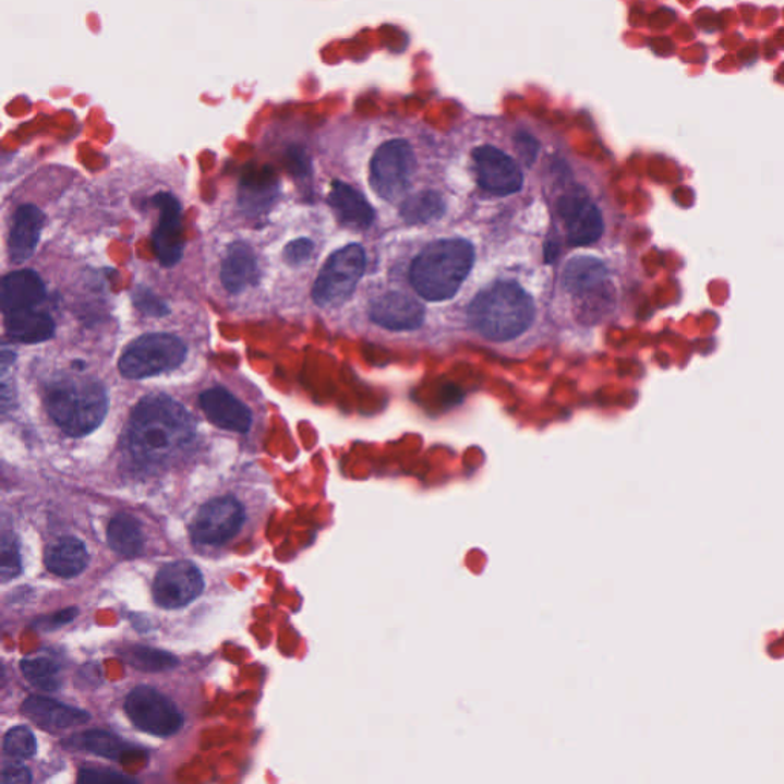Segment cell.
<instances>
[{"mask_svg": "<svg viewBox=\"0 0 784 784\" xmlns=\"http://www.w3.org/2000/svg\"><path fill=\"white\" fill-rule=\"evenodd\" d=\"M196 434L191 412L165 394L147 396L132 411L128 441L132 456L160 465L183 453Z\"/></svg>", "mask_w": 784, "mask_h": 784, "instance_id": "1", "label": "cell"}, {"mask_svg": "<svg viewBox=\"0 0 784 784\" xmlns=\"http://www.w3.org/2000/svg\"><path fill=\"white\" fill-rule=\"evenodd\" d=\"M473 261L475 252L471 242L460 238L435 241L412 263V287L426 301H446L456 297L463 286Z\"/></svg>", "mask_w": 784, "mask_h": 784, "instance_id": "2", "label": "cell"}, {"mask_svg": "<svg viewBox=\"0 0 784 784\" xmlns=\"http://www.w3.org/2000/svg\"><path fill=\"white\" fill-rule=\"evenodd\" d=\"M535 317L530 294L518 284L496 282L481 291L469 306V322L489 340L505 342L521 336Z\"/></svg>", "mask_w": 784, "mask_h": 784, "instance_id": "3", "label": "cell"}, {"mask_svg": "<svg viewBox=\"0 0 784 784\" xmlns=\"http://www.w3.org/2000/svg\"><path fill=\"white\" fill-rule=\"evenodd\" d=\"M48 414L71 437H85L100 426L108 412V394L94 378L68 377L48 386Z\"/></svg>", "mask_w": 784, "mask_h": 784, "instance_id": "4", "label": "cell"}, {"mask_svg": "<svg viewBox=\"0 0 784 784\" xmlns=\"http://www.w3.org/2000/svg\"><path fill=\"white\" fill-rule=\"evenodd\" d=\"M188 348L180 337L168 333H154L134 340L120 358L121 376L129 381L158 376L183 365Z\"/></svg>", "mask_w": 784, "mask_h": 784, "instance_id": "5", "label": "cell"}, {"mask_svg": "<svg viewBox=\"0 0 784 784\" xmlns=\"http://www.w3.org/2000/svg\"><path fill=\"white\" fill-rule=\"evenodd\" d=\"M366 267L365 250L350 244L337 250L317 276L313 287V299L319 306H336L350 299L362 279Z\"/></svg>", "mask_w": 784, "mask_h": 784, "instance_id": "6", "label": "cell"}, {"mask_svg": "<svg viewBox=\"0 0 784 784\" xmlns=\"http://www.w3.org/2000/svg\"><path fill=\"white\" fill-rule=\"evenodd\" d=\"M415 157L405 140H391L376 150L371 160V185L381 198L399 200L414 176Z\"/></svg>", "mask_w": 784, "mask_h": 784, "instance_id": "7", "label": "cell"}, {"mask_svg": "<svg viewBox=\"0 0 784 784\" xmlns=\"http://www.w3.org/2000/svg\"><path fill=\"white\" fill-rule=\"evenodd\" d=\"M124 710L136 728L153 736H172L183 725V717L176 704L160 691L146 685L132 689Z\"/></svg>", "mask_w": 784, "mask_h": 784, "instance_id": "8", "label": "cell"}, {"mask_svg": "<svg viewBox=\"0 0 784 784\" xmlns=\"http://www.w3.org/2000/svg\"><path fill=\"white\" fill-rule=\"evenodd\" d=\"M244 510L238 499L222 496L207 502L192 522V540L201 545L225 544L240 532Z\"/></svg>", "mask_w": 784, "mask_h": 784, "instance_id": "9", "label": "cell"}, {"mask_svg": "<svg viewBox=\"0 0 784 784\" xmlns=\"http://www.w3.org/2000/svg\"><path fill=\"white\" fill-rule=\"evenodd\" d=\"M203 575L189 560L160 568L154 581V600L166 610L183 608L203 593Z\"/></svg>", "mask_w": 784, "mask_h": 784, "instance_id": "10", "label": "cell"}, {"mask_svg": "<svg viewBox=\"0 0 784 784\" xmlns=\"http://www.w3.org/2000/svg\"><path fill=\"white\" fill-rule=\"evenodd\" d=\"M473 172L480 188L496 196L517 193L522 188V172L512 157L494 146L477 147L472 153Z\"/></svg>", "mask_w": 784, "mask_h": 784, "instance_id": "11", "label": "cell"}, {"mask_svg": "<svg viewBox=\"0 0 784 784\" xmlns=\"http://www.w3.org/2000/svg\"><path fill=\"white\" fill-rule=\"evenodd\" d=\"M558 214L571 245L579 248L593 244L604 233V219L600 208L594 206L582 191H570L560 196Z\"/></svg>", "mask_w": 784, "mask_h": 784, "instance_id": "12", "label": "cell"}, {"mask_svg": "<svg viewBox=\"0 0 784 784\" xmlns=\"http://www.w3.org/2000/svg\"><path fill=\"white\" fill-rule=\"evenodd\" d=\"M155 207L160 210L157 229L153 234L155 256L165 267L180 263L184 252L183 217L176 196L161 192L154 196Z\"/></svg>", "mask_w": 784, "mask_h": 784, "instance_id": "13", "label": "cell"}, {"mask_svg": "<svg viewBox=\"0 0 784 784\" xmlns=\"http://www.w3.org/2000/svg\"><path fill=\"white\" fill-rule=\"evenodd\" d=\"M201 409L215 426L245 434L252 426V412L226 388L207 389L200 396Z\"/></svg>", "mask_w": 784, "mask_h": 784, "instance_id": "14", "label": "cell"}, {"mask_svg": "<svg viewBox=\"0 0 784 784\" xmlns=\"http://www.w3.org/2000/svg\"><path fill=\"white\" fill-rule=\"evenodd\" d=\"M371 319L394 331H409L423 324L424 309L415 299L389 291L371 305Z\"/></svg>", "mask_w": 784, "mask_h": 784, "instance_id": "15", "label": "cell"}, {"mask_svg": "<svg viewBox=\"0 0 784 784\" xmlns=\"http://www.w3.org/2000/svg\"><path fill=\"white\" fill-rule=\"evenodd\" d=\"M22 712L39 728L51 733L83 725L91 719L86 711L40 696L26 699L22 704Z\"/></svg>", "mask_w": 784, "mask_h": 784, "instance_id": "16", "label": "cell"}, {"mask_svg": "<svg viewBox=\"0 0 784 784\" xmlns=\"http://www.w3.org/2000/svg\"><path fill=\"white\" fill-rule=\"evenodd\" d=\"M47 298L44 280L33 270L9 273L2 280V312L9 314L36 309Z\"/></svg>", "mask_w": 784, "mask_h": 784, "instance_id": "17", "label": "cell"}, {"mask_svg": "<svg viewBox=\"0 0 784 784\" xmlns=\"http://www.w3.org/2000/svg\"><path fill=\"white\" fill-rule=\"evenodd\" d=\"M44 225L45 215L39 207L25 204L17 208L9 241L10 257L14 264L25 263L34 255Z\"/></svg>", "mask_w": 784, "mask_h": 784, "instance_id": "18", "label": "cell"}, {"mask_svg": "<svg viewBox=\"0 0 784 784\" xmlns=\"http://www.w3.org/2000/svg\"><path fill=\"white\" fill-rule=\"evenodd\" d=\"M221 280L226 290L232 294H240L260 282L256 255L249 244L233 242L230 245L225 261H222Z\"/></svg>", "mask_w": 784, "mask_h": 784, "instance_id": "19", "label": "cell"}, {"mask_svg": "<svg viewBox=\"0 0 784 784\" xmlns=\"http://www.w3.org/2000/svg\"><path fill=\"white\" fill-rule=\"evenodd\" d=\"M329 206L343 226L366 229L373 225L374 208L361 192L351 185L335 181L328 196Z\"/></svg>", "mask_w": 784, "mask_h": 784, "instance_id": "20", "label": "cell"}, {"mask_svg": "<svg viewBox=\"0 0 784 784\" xmlns=\"http://www.w3.org/2000/svg\"><path fill=\"white\" fill-rule=\"evenodd\" d=\"M563 280L564 287L581 299L607 287V270L596 257L577 256L568 261L564 268Z\"/></svg>", "mask_w": 784, "mask_h": 784, "instance_id": "21", "label": "cell"}, {"mask_svg": "<svg viewBox=\"0 0 784 784\" xmlns=\"http://www.w3.org/2000/svg\"><path fill=\"white\" fill-rule=\"evenodd\" d=\"M88 563L89 553L85 544L74 536L60 538L55 544L49 545L45 553V566L57 577H77Z\"/></svg>", "mask_w": 784, "mask_h": 784, "instance_id": "22", "label": "cell"}, {"mask_svg": "<svg viewBox=\"0 0 784 784\" xmlns=\"http://www.w3.org/2000/svg\"><path fill=\"white\" fill-rule=\"evenodd\" d=\"M279 195V183L267 170L245 177L240 188V206L249 217H260L270 210Z\"/></svg>", "mask_w": 784, "mask_h": 784, "instance_id": "23", "label": "cell"}, {"mask_svg": "<svg viewBox=\"0 0 784 784\" xmlns=\"http://www.w3.org/2000/svg\"><path fill=\"white\" fill-rule=\"evenodd\" d=\"M7 333L21 343H41L56 331L55 321L48 314L25 310L5 316Z\"/></svg>", "mask_w": 784, "mask_h": 784, "instance_id": "24", "label": "cell"}, {"mask_svg": "<svg viewBox=\"0 0 784 784\" xmlns=\"http://www.w3.org/2000/svg\"><path fill=\"white\" fill-rule=\"evenodd\" d=\"M108 541L112 551L119 553L126 558H134L143 552L145 547V536H143L142 524L132 515L120 514L111 522L108 528Z\"/></svg>", "mask_w": 784, "mask_h": 784, "instance_id": "25", "label": "cell"}, {"mask_svg": "<svg viewBox=\"0 0 784 784\" xmlns=\"http://www.w3.org/2000/svg\"><path fill=\"white\" fill-rule=\"evenodd\" d=\"M75 746L96 753V756L108 757L112 760H123L128 753L134 752V746L128 745L126 741L120 740L106 731L93 729L88 733L81 734V737L73 740Z\"/></svg>", "mask_w": 784, "mask_h": 784, "instance_id": "26", "label": "cell"}, {"mask_svg": "<svg viewBox=\"0 0 784 784\" xmlns=\"http://www.w3.org/2000/svg\"><path fill=\"white\" fill-rule=\"evenodd\" d=\"M445 201L438 193L422 192L405 201L401 206V217L409 225H424L434 221L445 214Z\"/></svg>", "mask_w": 784, "mask_h": 784, "instance_id": "27", "label": "cell"}, {"mask_svg": "<svg viewBox=\"0 0 784 784\" xmlns=\"http://www.w3.org/2000/svg\"><path fill=\"white\" fill-rule=\"evenodd\" d=\"M120 654L129 665L142 672H166L178 664V659L172 654L145 646L128 647Z\"/></svg>", "mask_w": 784, "mask_h": 784, "instance_id": "28", "label": "cell"}, {"mask_svg": "<svg viewBox=\"0 0 784 784\" xmlns=\"http://www.w3.org/2000/svg\"><path fill=\"white\" fill-rule=\"evenodd\" d=\"M22 673L25 679L33 684L34 687L44 689V691H56L59 689L62 679H60V668L55 661L48 658H26L21 664Z\"/></svg>", "mask_w": 784, "mask_h": 784, "instance_id": "29", "label": "cell"}, {"mask_svg": "<svg viewBox=\"0 0 784 784\" xmlns=\"http://www.w3.org/2000/svg\"><path fill=\"white\" fill-rule=\"evenodd\" d=\"M36 738L32 731L25 726H16L10 729L3 738V751L13 759L25 760L36 753Z\"/></svg>", "mask_w": 784, "mask_h": 784, "instance_id": "30", "label": "cell"}, {"mask_svg": "<svg viewBox=\"0 0 784 784\" xmlns=\"http://www.w3.org/2000/svg\"><path fill=\"white\" fill-rule=\"evenodd\" d=\"M21 553H19L16 538L13 533H5L2 540V581L17 578L21 574Z\"/></svg>", "mask_w": 784, "mask_h": 784, "instance_id": "31", "label": "cell"}, {"mask_svg": "<svg viewBox=\"0 0 784 784\" xmlns=\"http://www.w3.org/2000/svg\"><path fill=\"white\" fill-rule=\"evenodd\" d=\"M313 253V241L309 238H299V240L291 241L284 250V260L290 265H302L312 260Z\"/></svg>", "mask_w": 784, "mask_h": 784, "instance_id": "32", "label": "cell"}, {"mask_svg": "<svg viewBox=\"0 0 784 784\" xmlns=\"http://www.w3.org/2000/svg\"><path fill=\"white\" fill-rule=\"evenodd\" d=\"M135 305L138 306L142 312L146 314H154V316H165L169 313L168 305L161 302V299L155 297L153 291L138 290L134 297Z\"/></svg>", "mask_w": 784, "mask_h": 784, "instance_id": "33", "label": "cell"}, {"mask_svg": "<svg viewBox=\"0 0 784 784\" xmlns=\"http://www.w3.org/2000/svg\"><path fill=\"white\" fill-rule=\"evenodd\" d=\"M79 782L82 783H132L134 780L129 776L117 774L113 771H106V769H83L81 775H79Z\"/></svg>", "mask_w": 784, "mask_h": 784, "instance_id": "34", "label": "cell"}, {"mask_svg": "<svg viewBox=\"0 0 784 784\" xmlns=\"http://www.w3.org/2000/svg\"><path fill=\"white\" fill-rule=\"evenodd\" d=\"M32 780L33 776L32 774H29L28 769L14 764V767L3 769L2 779H0V782H2L3 784H25L32 783Z\"/></svg>", "mask_w": 784, "mask_h": 784, "instance_id": "35", "label": "cell"}, {"mask_svg": "<svg viewBox=\"0 0 784 784\" xmlns=\"http://www.w3.org/2000/svg\"><path fill=\"white\" fill-rule=\"evenodd\" d=\"M518 147H520L521 157L526 158V161L530 165L536 155L538 146L535 140L530 138L528 135L518 136Z\"/></svg>", "mask_w": 784, "mask_h": 784, "instance_id": "36", "label": "cell"}]
</instances>
